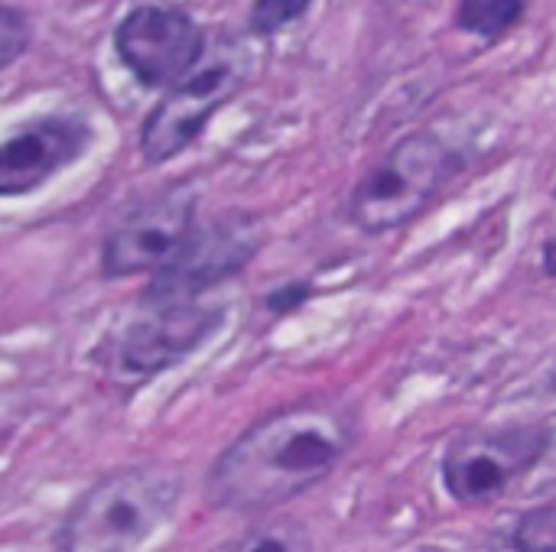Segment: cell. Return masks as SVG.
Segmentation results:
<instances>
[{
    "mask_svg": "<svg viewBox=\"0 0 556 552\" xmlns=\"http://www.w3.org/2000/svg\"><path fill=\"white\" fill-rule=\"evenodd\" d=\"M257 244H261V238L254 231V221H248V218L192 228L186 234L182 247L173 254V260L156 270V280L147 286L143 303L147 306L195 303V296L202 290L238 273L251 260Z\"/></svg>",
    "mask_w": 556,
    "mask_h": 552,
    "instance_id": "5b68a950",
    "label": "cell"
},
{
    "mask_svg": "<svg viewBox=\"0 0 556 552\" xmlns=\"http://www.w3.org/2000/svg\"><path fill=\"white\" fill-rule=\"evenodd\" d=\"M238 88H241V68L235 55H222L215 62L195 65L147 117L140 133L143 159L166 163L179 150H186L202 133V127L218 114V107L238 94Z\"/></svg>",
    "mask_w": 556,
    "mask_h": 552,
    "instance_id": "8992f818",
    "label": "cell"
},
{
    "mask_svg": "<svg viewBox=\"0 0 556 552\" xmlns=\"http://www.w3.org/2000/svg\"><path fill=\"white\" fill-rule=\"evenodd\" d=\"M313 0H254L251 10V29L254 33H277L287 23L300 20L309 10Z\"/></svg>",
    "mask_w": 556,
    "mask_h": 552,
    "instance_id": "5bb4252c",
    "label": "cell"
},
{
    "mask_svg": "<svg viewBox=\"0 0 556 552\" xmlns=\"http://www.w3.org/2000/svg\"><path fill=\"white\" fill-rule=\"evenodd\" d=\"M528 0H463L456 13V26L485 39L508 33L525 16Z\"/></svg>",
    "mask_w": 556,
    "mask_h": 552,
    "instance_id": "8fae6325",
    "label": "cell"
},
{
    "mask_svg": "<svg viewBox=\"0 0 556 552\" xmlns=\"http://www.w3.org/2000/svg\"><path fill=\"white\" fill-rule=\"evenodd\" d=\"M91 130L68 117H46L0 143V198L26 195L88 150Z\"/></svg>",
    "mask_w": 556,
    "mask_h": 552,
    "instance_id": "9c48e42d",
    "label": "cell"
},
{
    "mask_svg": "<svg viewBox=\"0 0 556 552\" xmlns=\"http://www.w3.org/2000/svg\"><path fill=\"white\" fill-rule=\"evenodd\" d=\"M215 322L218 312L199 303L150 306V312L124 332L117 345V361L130 374L166 371L179 364L186 355H192L202 345V338L215 329Z\"/></svg>",
    "mask_w": 556,
    "mask_h": 552,
    "instance_id": "ba28073f",
    "label": "cell"
},
{
    "mask_svg": "<svg viewBox=\"0 0 556 552\" xmlns=\"http://www.w3.org/2000/svg\"><path fill=\"white\" fill-rule=\"evenodd\" d=\"M515 552H556V501L528 511L515 527Z\"/></svg>",
    "mask_w": 556,
    "mask_h": 552,
    "instance_id": "4fadbf2b",
    "label": "cell"
},
{
    "mask_svg": "<svg viewBox=\"0 0 556 552\" xmlns=\"http://www.w3.org/2000/svg\"><path fill=\"white\" fill-rule=\"evenodd\" d=\"M26 42H29L26 20H23L16 10L0 7V72H3L7 65H13V62L23 55Z\"/></svg>",
    "mask_w": 556,
    "mask_h": 552,
    "instance_id": "9a60e30c",
    "label": "cell"
},
{
    "mask_svg": "<svg viewBox=\"0 0 556 552\" xmlns=\"http://www.w3.org/2000/svg\"><path fill=\"white\" fill-rule=\"evenodd\" d=\"M228 552H313V540L296 521H270L244 534Z\"/></svg>",
    "mask_w": 556,
    "mask_h": 552,
    "instance_id": "7c38bea8",
    "label": "cell"
},
{
    "mask_svg": "<svg viewBox=\"0 0 556 552\" xmlns=\"http://www.w3.org/2000/svg\"><path fill=\"white\" fill-rule=\"evenodd\" d=\"M453 153L433 133L404 137L352 192L349 215L368 234L414 221L453 172Z\"/></svg>",
    "mask_w": 556,
    "mask_h": 552,
    "instance_id": "3957f363",
    "label": "cell"
},
{
    "mask_svg": "<svg viewBox=\"0 0 556 552\" xmlns=\"http://www.w3.org/2000/svg\"><path fill=\"white\" fill-rule=\"evenodd\" d=\"M547 273H556V238L547 244Z\"/></svg>",
    "mask_w": 556,
    "mask_h": 552,
    "instance_id": "2e32d148",
    "label": "cell"
},
{
    "mask_svg": "<svg viewBox=\"0 0 556 552\" xmlns=\"http://www.w3.org/2000/svg\"><path fill=\"white\" fill-rule=\"evenodd\" d=\"M114 46L140 85L163 88L199 65L205 36L182 10L137 7L117 23Z\"/></svg>",
    "mask_w": 556,
    "mask_h": 552,
    "instance_id": "52a82bcc",
    "label": "cell"
},
{
    "mask_svg": "<svg viewBox=\"0 0 556 552\" xmlns=\"http://www.w3.org/2000/svg\"><path fill=\"white\" fill-rule=\"evenodd\" d=\"M192 231V211L186 202L160 205L127 218L101 247V270L111 280L160 270L182 247Z\"/></svg>",
    "mask_w": 556,
    "mask_h": 552,
    "instance_id": "30bf717a",
    "label": "cell"
},
{
    "mask_svg": "<svg viewBox=\"0 0 556 552\" xmlns=\"http://www.w3.org/2000/svg\"><path fill=\"white\" fill-rule=\"evenodd\" d=\"M551 433L534 423L472 429L450 442L443 455L446 491L459 504H482L528 475L547 452Z\"/></svg>",
    "mask_w": 556,
    "mask_h": 552,
    "instance_id": "277c9868",
    "label": "cell"
},
{
    "mask_svg": "<svg viewBox=\"0 0 556 552\" xmlns=\"http://www.w3.org/2000/svg\"><path fill=\"white\" fill-rule=\"evenodd\" d=\"M355 442L352 416L329 400L267 413L212 465L205 498L218 511L261 514L326 482Z\"/></svg>",
    "mask_w": 556,
    "mask_h": 552,
    "instance_id": "6da1fadb",
    "label": "cell"
},
{
    "mask_svg": "<svg viewBox=\"0 0 556 552\" xmlns=\"http://www.w3.org/2000/svg\"><path fill=\"white\" fill-rule=\"evenodd\" d=\"M186 478L169 465H127L98 478L65 514L59 552H137L173 521Z\"/></svg>",
    "mask_w": 556,
    "mask_h": 552,
    "instance_id": "7a4b0ae2",
    "label": "cell"
}]
</instances>
